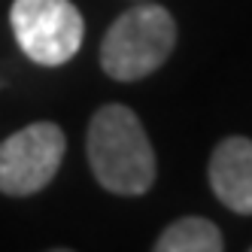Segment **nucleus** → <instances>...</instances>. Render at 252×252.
<instances>
[{
    "label": "nucleus",
    "mask_w": 252,
    "mask_h": 252,
    "mask_svg": "<svg viewBox=\"0 0 252 252\" xmlns=\"http://www.w3.org/2000/svg\"><path fill=\"white\" fill-rule=\"evenodd\" d=\"M15 43L40 67H61L85 37L82 12L70 0H15L9 9Z\"/></svg>",
    "instance_id": "3"
},
{
    "label": "nucleus",
    "mask_w": 252,
    "mask_h": 252,
    "mask_svg": "<svg viewBox=\"0 0 252 252\" xmlns=\"http://www.w3.org/2000/svg\"><path fill=\"white\" fill-rule=\"evenodd\" d=\"M67 137L55 122H33L0 143V191L25 197L55 179Z\"/></svg>",
    "instance_id": "4"
},
{
    "label": "nucleus",
    "mask_w": 252,
    "mask_h": 252,
    "mask_svg": "<svg viewBox=\"0 0 252 252\" xmlns=\"http://www.w3.org/2000/svg\"><path fill=\"white\" fill-rule=\"evenodd\" d=\"M176 46V22L173 15L158 6L140 0L137 6L122 12L110 25L100 43V67L106 76L119 82H137L170 58Z\"/></svg>",
    "instance_id": "2"
},
{
    "label": "nucleus",
    "mask_w": 252,
    "mask_h": 252,
    "mask_svg": "<svg viewBox=\"0 0 252 252\" xmlns=\"http://www.w3.org/2000/svg\"><path fill=\"white\" fill-rule=\"evenodd\" d=\"M210 189L219 201L240 216H252V140L225 137L210 155Z\"/></svg>",
    "instance_id": "5"
},
{
    "label": "nucleus",
    "mask_w": 252,
    "mask_h": 252,
    "mask_svg": "<svg viewBox=\"0 0 252 252\" xmlns=\"http://www.w3.org/2000/svg\"><path fill=\"white\" fill-rule=\"evenodd\" d=\"M88 164L94 179L113 194L137 197L155 183V149L134 110L106 103L88 125Z\"/></svg>",
    "instance_id": "1"
},
{
    "label": "nucleus",
    "mask_w": 252,
    "mask_h": 252,
    "mask_svg": "<svg viewBox=\"0 0 252 252\" xmlns=\"http://www.w3.org/2000/svg\"><path fill=\"white\" fill-rule=\"evenodd\" d=\"M222 246H225L222 231L210 219H201V216L176 219L155 240L158 252H219Z\"/></svg>",
    "instance_id": "6"
}]
</instances>
